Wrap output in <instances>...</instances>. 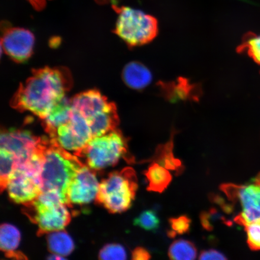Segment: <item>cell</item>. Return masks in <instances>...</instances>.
Wrapping results in <instances>:
<instances>
[{"label":"cell","instance_id":"6da1fadb","mask_svg":"<svg viewBox=\"0 0 260 260\" xmlns=\"http://www.w3.org/2000/svg\"><path fill=\"white\" fill-rule=\"evenodd\" d=\"M73 85L72 77L64 68H44L32 71L21 83L11 105L19 111L34 113L42 120L65 97Z\"/></svg>","mask_w":260,"mask_h":260},{"label":"cell","instance_id":"7a4b0ae2","mask_svg":"<svg viewBox=\"0 0 260 260\" xmlns=\"http://www.w3.org/2000/svg\"><path fill=\"white\" fill-rule=\"evenodd\" d=\"M84 165L77 155L65 150L54 140L47 139L41 172L42 191L60 194L68 206V187Z\"/></svg>","mask_w":260,"mask_h":260},{"label":"cell","instance_id":"3957f363","mask_svg":"<svg viewBox=\"0 0 260 260\" xmlns=\"http://www.w3.org/2000/svg\"><path fill=\"white\" fill-rule=\"evenodd\" d=\"M24 212L38 227V235L63 230L71 220L68 206L60 194L42 191L30 204L25 205Z\"/></svg>","mask_w":260,"mask_h":260},{"label":"cell","instance_id":"277c9868","mask_svg":"<svg viewBox=\"0 0 260 260\" xmlns=\"http://www.w3.org/2000/svg\"><path fill=\"white\" fill-rule=\"evenodd\" d=\"M138 188L135 170L123 168L112 172L102 181L96 201L110 213L124 212L132 207Z\"/></svg>","mask_w":260,"mask_h":260},{"label":"cell","instance_id":"5b68a950","mask_svg":"<svg viewBox=\"0 0 260 260\" xmlns=\"http://www.w3.org/2000/svg\"><path fill=\"white\" fill-rule=\"evenodd\" d=\"M113 8L118 14L114 32L129 47L148 44L157 37L158 21L154 16L125 6L113 5Z\"/></svg>","mask_w":260,"mask_h":260},{"label":"cell","instance_id":"8992f818","mask_svg":"<svg viewBox=\"0 0 260 260\" xmlns=\"http://www.w3.org/2000/svg\"><path fill=\"white\" fill-rule=\"evenodd\" d=\"M128 155L126 139L118 129L90 140L79 156L94 171L104 170L118 164Z\"/></svg>","mask_w":260,"mask_h":260},{"label":"cell","instance_id":"52a82bcc","mask_svg":"<svg viewBox=\"0 0 260 260\" xmlns=\"http://www.w3.org/2000/svg\"><path fill=\"white\" fill-rule=\"evenodd\" d=\"M220 189L231 203L241 209L234 218L239 225L260 219V173L245 184L232 183L221 185Z\"/></svg>","mask_w":260,"mask_h":260},{"label":"cell","instance_id":"ba28073f","mask_svg":"<svg viewBox=\"0 0 260 260\" xmlns=\"http://www.w3.org/2000/svg\"><path fill=\"white\" fill-rule=\"evenodd\" d=\"M50 138L65 150L79 157L93 136L87 119L73 107L70 121L60 126Z\"/></svg>","mask_w":260,"mask_h":260},{"label":"cell","instance_id":"9c48e42d","mask_svg":"<svg viewBox=\"0 0 260 260\" xmlns=\"http://www.w3.org/2000/svg\"><path fill=\"white\" fill-rule=\"evenodd\" d=\"M100 184L95 171L84 165L68 187V206H84L96 200Z\"/></svg>","mask_w":260,"mask_h":260},{"label":"cell","instance_id":"30bf717a","mask_svg":"<svg viewBox=\"0 0 260 260\" xmlns=\"http://www.w3.org/2000/svg\"><path fill=\"white\" fill-rule=\"evenodd\" d=\"M1 148L11 152L17 158L18 165L27 160L40 148L43 138L37 137L27 130H2Z\"/></svg>","mask_w":260,"mask_h":260},{"label":"cell","instance_id":"8fae6325","mask_svg":"<svg viewBox=\"0 0 260 260\" xmlns=\"http://www.w3.org/2000/svg\"><path fill=\"white\" fill-rule=\"evenodd\" d=\"M1 44L5 53L12 59L16 62H24L32 53L35 37L27 29L5 27Z\"/></svg>","mask_w":260,"mask_h":260},{"label":"cell","instance_id":"7c38bea8","mask_svg":"<svg viewBox=\"0 0 260 260\" xmlns=\"http://www.w3.org/2000/svg\"><path fill=\"white\" fill-rule=\"evenodd\" d=\"M71 104L73 108L79 111L87 121L114 105L97 90H87L78 94L71 100Z\"/></svg>","mask_w":260,"mask_h":260},{"label":"cell","instance_id":"4fadbf2b","mask_svg":"<svg viewBox=\"0 0 260 260\" xmlns=\"http://www.w3.org/2000/svg\"><path fill=\"white\" fill-rule=\"evenodd\" d=\"M72 110L71 101L68 100L65 96L53 107L46 118L42 120L44 127L50 138L54 135L60 126L70 121Z\"/></svg>","mask_w":260,"mask_h":260},{"label":"cell","instance_id":"5bb4252c","mask_svg":"<svg viewBox=\"0 0 260 260\" xmlns=\"http://www.w3.org/2000/svg\"><path fill=\"white\" fill-rule=\"evenodd\" d=\"M152 74L144 64L133 61L126 64L122 72V78L128 87L141 90L147 87L152 81Z\"/></svg>","mask_w":260,"mask_h":260},{"label":"cell","instance_id":"9a60e30c","mask_svg":"<svg viewBox=\"0 0 260 260\" xmlns=\"http://www.w3.org/2000/svg\"><path fill=\"white\" fill-rule=\"evenodd\" d=\"M87 122L92 132L93 138L117 129L119 120L115 104L110 108L98 114Z\"/></svg>","mask_w":260,"mask_h":260},{"label":"cell","instance_id":"2e32d148","mask_svg":"<svg viewBox=\"0 0 260 260\" xmlns=\"http://www.w3.org/2000/svg\"><path fill=\"white\" fill-rule=\"evenodd\" d=\"M144 174L148 182L147 190L154 192H164L172 180L168 170L155 162L149 166Z\"/></svg>","mask_w":260,"mask_h":260},{"label":"cell","instance_id":"e0dca14e","mask_svg":"<svg viewBox=\"0 0 260 260\" xmlns=\"http://www.w3.org/2000/svg\"><path fill=\"white\" fill-rule=\"evenodd\" d=\"M47 243L51 252L63 256L70 255L75 248L73 239L63 230L48 233Z\"/></svg>","mask_w":260,"mask_h":260},{"label":"cell","instance_id":"ac0fdd59","mask_svg":"<svg viewBox=\"0 0 260 260\" xmlns=\"http://www.w3.org/2000/svg\"><path fill=\"white\" fill-rule=\"evenodd\" d=\"M168 256L170 260H195L197 249L194 243L188 240H175L169 248Z\"/></svg>","mask_w":260,"mask_h":260},{"label":"cell","instance_id":"d6986e66","mask_svg":"<svg viewBox=\"0 0 260 260\" xmlns=\"http://www.w3.org/2000/svg\"><path fill=\"white\" fill-rule=\"evenodd\" d=\"M21 240V233L16 226L3 223L0 229V248L5 253L15 251Z\"/></svg>","mask_w":260,"mask_h":260},{"label":"cell","instance_id":"ffe728a7","mask_svg":"<svg viewBox=\"0 0 260 260\" xmlns=\"http://www.w3.org/2000/svg\"><path fill=\"white\" fill-rule=\"evenodd\" d=\"M153 160L167 169L175 172L177 175L183 172L184 167L178 159L172 153V144H167L159 148L156 151Z\"/></svg>","mask_w":260,"mask_h":260},{"label":"cell","instance_id":"44dd1931","mask_svg":"<svg viewBox=\"0 0 260 260\" xmlns=\"http://www.w3.org/2000/svg\"><path fill=\"white\" fill-rule=\"evenodd\" d=\"M0 188L3 192L6 189L9 178L17 167L18 160L11 152L3 148H0Z\"/></svg>","mask_w":260,"mask_h":260},{"label":"cell","instance_id":"7402d4cb","mask_svg":"<svg viewBox=\"0 0 260 260\" xmlns=\"http://www.w3.org/2000/svg\"><path fill=\"white\" fill-rule=\"evenodd\" d=\"M237 51L240 53H246L260 66V35L252 32L246 34Z\"/></svg>","mask_w":260,"mask_h":260},{"label":"cell","instance_id":"603a6c76","mask_svg":"<svg viewBox=\"0 0 260 260\" xmlns=\"http://www.w3.org/2000/svg\"><path fill=\"white\" fill-rule=\"evenodd\" d=\"M160 219L154 210H147L134 220V225L148 232H156L160 227Z\"/></svg>","mask_w":260,"mask_h":260},{"label":"cell","instance_id":"cb8c5ba5","mask_svg":"<svg viewBox=\"0 0 260 260\" xmlns=\"http://www.w3.org/2000/svg\"><path fill=\"white\" fill-rule=\"evenodd\" d=\"M99 259L127 260V254L124 247L119 244L110 243L101 249Z\"/></svg>","mask_w":260,"mask_h":260},{"label":"cell","instance_id":"d4e9b609","mask_svg":"<svg viewBox=\"0 0 260 260\" xmlns=\"http://www.w3.org/2000/svg\"><path fill=\"white\" fill-rule=\"evenodd\" d=\"M191 89L192 87L189 85L187 81L181 79L177 83L172 84L168 87L169 99L172 102L186 100L190 96Z\"/></svg>","mask_w":260,"mask_h":260},{"label":"cell","instance_id":"484cf974","mask_svg":"<svg viewBox=\"0 0 260 260\" xmlns=\"http://www.w3.org/2000/svg\"><path fill=\"white\" fill-rule=\"evenodd\" d=\"M247 235V243L252 251H260V219L243 226Z\"/></svg>","mask_w":260,"mask_h":260},{"label":"cell","instance_id":"4316f807","mask_svg":"<svg viewBox=\"0 0 260 260\" xmlns=\"http://www.w3.org/2000/svg\"><path fill=\"white\" fill-rule=\"evenodd\" d=\"M191 220L187 216L172 217L169 219L171 230L168 232V237L174 238L177 235H184L189 232Z\"/></svg>","mask_w":260,"mask_h":260},{"label":"cell","instance_id":"83f0119b","mask_svg":"<svg viewBox=\"0 0 260 260\" xmlns=\"http://www.w3.org/2000/svg\"><path fill=\"white\" fill-rule=\"evenodd\" d=\"M200 220L204 229L209 232L213 230L214 224L217 221H222L227 225H232V222L230 220H226L225 217L215 209H211L209 211H204L201 214Z\"/></svg>","mask_w":260,"mask_h":260},{"label":"cell","instance_id":"f1b7e54d","mask_svg":"<svg viewBox=\"0 0 260 260\" xmlns=\"http://www.w3.org/2000/svg\"><path fill=\"white\" fill-rule=\"evenodd\" d=\"M199 260H227L222 253L214 249L207 250L201 252Z\"/></svg>","mask_w":260,"mask_h":260},{"label":"cell","instance_id":"f546056e","mask_svg":"<svg viewBox=\"0 0 260 260\" xmlns=\"http://www.w3.org/2000/svg\"><path fill=\"white\" fill-rule=\"evenodd\" d=\"M150 253L142 247H138L132 252V260H150Z\"/></svg>","mask_w":260,"mask_h":260},{"label":"cell","instance_id":"4dcf8cb0","mask_svg":"<svg viewBox=\"0 0 260 260\" xmlns=\"http://www.w3.org/2000/svg\"><path fill=\"white\" fill-rule=\"evenodd\" d=\"M2 260H28L27 258L20 252L5 253V259Z\"/></svg>","mask_w":260,"mask_h":260},{"label":"cell","instance_id":"1f68e13d","mask_svg":"<svg viewBox=\"0 0 260 260\" xmlns=\"http://www.w3.org/2000/svg\"><path fill=\"white\" fill-rule=\"evenodd\" d=\"M47 0H28L32 7L37 11H41L46 6Z\"/></svg>","mask_w":260,"mask_h":260},{"label":"cell","instance_id":"d6a6232c","mask_svg":"<svg viewBox=\"0 0 260 260\" xmlns=\"http://www.w3.org/2000/svg\"><path fill=\"white\" fill-rule=\"evenodd\" d=\"M47 260H67L66 258L63 257V256L57 255V254H52L50 255L47 258Z\"/></svg>","mask_w":260,"mask_h":260}]
</instances>
